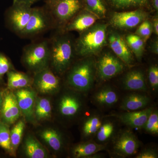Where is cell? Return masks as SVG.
<instances>
[{
    "label": "cell",
    "instance_id": "obj_1",
    "mask_svg": "<svg viewBox=\"0 0 158 158\" xmlns=\"http://www.w3.org/2000/svg\"><path fill=\"white\" fill-rule=\"evenodd\" d=\"M107 25L97 24L81 32L74 44L76 54L85 57L99 52L106 44Z\"/></svg>",
    "mask_w": 158,
    "mask_h": 158
},
{
    "label": "cell",
    "instance_id": "obj_2",
    "mask_svg": "<svg viewBox=\"0 0 158 158\" xmlns=\"http://www.w3.org/2000/svg\"><path fill=\"white\" fill-rule=\"evenodd\" d=\"M49 44V63L57 73L62 74L70 67L76 54L74 44L68 36L59 35Z\"/></svg>",
    "mask_w": 158,
    "mask_h": 158
},
{
    "label": "cell",
    "instance_id": "obj_3",
    "mask_svg": "<svg viewBox=\"0 0 158 158\" xmlns=\"http://www.w3.org/2000/svg\"><path fill=\"white\" fill-rule=\"evenodd\" d=\"M96 65L92 59H86L78 62L71 69L67 82L74 89L87 92L93 86L96 73Z\"/></svg>",
    "mask_w": 158,
    "mask_h": 158
},
{
    "label": "cell",
    "instance_id": "obj_4",
    "mask_svg": "<svg viewBox=\"0 0 158 158\" xmlns=\"http://www.w3.org/2000/svg\"><path fill=\"white\" fill-rule=\"evenodd\" d=\"M23 59L25 65L35 73L47 68L50 61L49 42L44 40L27 46Z\"/></svg>",
    "mask_w": 158,
    "mask_h": 158
},
{
    "label": "cell",
    "instance_id": "obj_5",
    "mask_svg": "<svg viewBox=\"0 0 158 158\" xmlns=\"http://www.w3.org/2000/svg\"><path fill=\"white\" fill-rule=\"evenodd\" d=\"M83 7L82 0H58L45 8L53 21L61 24L67 23Z\"/></svg>",
    "mask_w": 158,
    "mask_h": 158
},
{
    "label": "cell",
    "instance_id": "obj_6",
    "mask_svg": "<svg viewBox=\"0 0 158 158\" xmlns=\"http://www.w3.org/2000/svg\"><path fill=\"white\" fill-rule=\"evenodd\" d=\"M53 21L46 8H32L28 22L19 35L30 37L40 34L49 29Z\"/></svg>",
    "mask_w": 158,
    "mask_h": 158
},
{
    "label": "cell",
    "instance_id": "obj_7",
    "mask_svg": "<svg viewBox=\"0 0 158 158\" xmlns=\"http://www.w3.org/2000/svg\"><path fill=\"white\" fill-rule=\"evenodd\" d=\"M140 145V142L135 134L128 130H124L118 133L115 138L113 150L117 156L125 157L135 155Z\"/></svg>",
    "mask_w": 158,
    "mask_h": 158
},
{
    "label": "cell",
    "instance_id": "obj_8",
    "mask_svg": "<svg viewBox=\"0 0 158 158\" xmlns=\"http://www.w3.org/2000/svg\"><path fill=\"white\" fill-rule=\"evenodd\" d=\"M96 69L99 79L106 81L122 73L124 63L117 56L107 53L99 59Z\"/></svg>",
    "mask_w": 158,
    "mask_h": 158
},
{
    "label": "cell",
    "instance_id": "obj_9",
    "mask_svg": "<svg viewBox=\"0 0 158 158\" xmlns=\"http://www.w3.org/2000/svg\"><path fill=\"white\" fill-rule=\"evenodd\" d=\"M32 6L13 4L7 12L8 23L12 31L19 34L25 28L31 16Z\"/></svg>",
    "mask_w": 158,
    "mask_h": 158
},
{
    "label": "cell",
    "instance_id": "obj_10",
    "mask_svg": "<svg viewBox=\"0 0 158 158\" xmlns=\"http://www.w3.org/2000/svg\"><path fill=\"white\" fill-rule=\"evenodd\" d=\"M146 17V12L138 9L131 11L115 12L111 18L110 23L116 28L132 29L144 21Z\"/></svg>",
    "mask_w": 158,
    "mask_h": 158
},
{
    "label": "cell",
    "instance_id": "obj_11",
    "mask_svg": "<svg viewBox=\"0 0 158 158\" xmlns=\"http://www.w3.org/2000/svg\"><path fill=\"white\" fill-rule=\"evenodd\" d=\"M20 111L15 94L10 91L3 94L1 121L8 125L12 124L19 117Z\"/></svg>",
    "mask_w": 158,
    "mask_h": 158
},
{
    "label": "cell",
    "instance_id": "obj_12",
    "mask_svg": "<svg viewBox=\"0 0 158 158\" xmlns=\"http://www.w3.org/2000/svg\"><path fill=\"white\" fill-rule=\"evenodd\" d=\"M34 85L40 92L51 93L59 89V79L48 67L35 73Z\"/></svg>",
    "mask_w": 158,
    "mask_h": 158
},
{
    "label": "cell",
    "instance_id": "obj_13",
    "mask_svg": "<svg viewBox=\"0 0 158 158\" xmlns=\"http://www.w3.org/2000/svg\"><path fill=\"white\" fill-rule=\"evenodd\" d=\"M110 47L113 52L124 64L132 65L134 59L125 40L117 32H110L108 37Z\"/></svg>",
    "mask_w": 158,
    "mask_h": 158
},
{
    "label": "cell",
    "instance_id": "obj_14",
    "mask_svg": "<svg viewBox=\"0 0 158 158\" xmlns=\"http://www.w3.org/2000/svg\"><path fill=\"white\" fill-rule=\"evenodd\" d=\"M153 111L152 108L122 113L118 116L120 121L131 127L143 128L148 118Z\"/></svg>",
    "mask_w": 158,
    "mask_h": 158
},
{
    "label": "cell",
    "instance_id": "obj_15",
    "mask_svg": "<svg viewBox=\"0 0 158 158\" xmlns=\"http://www.w3.org/2000/svg\"><path fill=\"white\" fill-rule=\"evenodd\" d=\"M123 88L131 91L146 92L148 88L144 73L139 69H134L128 72L123 81Z\"/></svg>",
    "mask_w": 158,
    "mask_h": 158
},
{
    "label": "cell",
    "instance_id": "obj_16",
    "mask_svg": "<svg viewBox=\"0 0 158 158\" xmlns=\"http://www.w3.org/2000/svg\"><path fill=\"white\" fill-rule=\"evenodd\" d=\"M77 14L67 23L65 30L67 31H83L94 25L98 18L85 9V11Z\"/></svg>",
    "mask_w": 158,
    "mask_h": 158
},
{
    "label": "cell",
    "instance_id": "obj_17",
    "mask_svg": "<svg viewBox=\"0 0 158 158\" xmlns=\"http://www.w3.org/2000/svg\"><path fill=\"white\" fill-rule=\"evenodd\" d=\"M20 111L28 119H31L34 114L35 93L29 89L22 88L15 94Z\"/></svg>",
    "mask_w": 158,
    "mask_h": 158
},
{
    "label": "cell",
    "instance_id": "obj_18",
    "mask_svg": "<svg viewBox=\"0 0 158 158\" xmlns=\"http://www.w3.org/2000/svg\"><path fill=\"white\" fill-rule=\"evenodd\" d=\"M150 101V99L146 94L131 93L123 98L120 104V108L121 110L127 112L138 111L146 107Z\"/></svg>",
    "mask_w": 158,
    "mask_h": 158
},
{
    "label": "cell",
    "instance_id": "obj_19",
    "mask_svg": "<svg viewBox=\"0 0 158 158\" xmlns=\"http://www.w3.org/2000/svg\"><path fill=\"white\" fill-rule=\"evenodd\" d=\"M118 92L114 88L109 86H104L99 89L93 96V100L99 106L111 107L118 101Z\"/></svg>",
    "mask_w": 158,
    "mask_h": 158
},
{
    "label": "cell",
    "instance_id": "obj_20",
    "mask_svg": "<svg viewBox=\"0 0 158 158\" xmlns=\"http://www.w3.org/2000/svg\"><path fill=\"white\" fill-rule=\"evenodd\" d=\"M82 103L77 96L66 94L62 97L59 103V111L62 116L72 117L80 112Z\"/></svg>",
    "mask_w": 158,
    "mask_h": 158
},
{
    "label": "cell",
    "instance_id": "obj_21",
    "mask_svg": "<svg viewBox=\"0 0 158 158\" xmlns=\"http://www.w3.org/2000/svg\"><path fill=\"white\" fill-rule=\"evenodd\" d=\"M105 149L104 144L89 141L76 145L73 150V154L76 158H90Z\"/></svg>",
    "mask_w": 158,
    "mask_h": 158
},
{
    "label": "cell",
    "instance_id": "obj_22",
    "mask_svg": "<svg viewBox=\"0 0 158 158\" xmlns=\"http://www.w3.org/2000/svg\"><path fill=\"white\" fill-rule=\"evenodd\" d=\"M7 73L9 89H21L31 85V79L26 74L14 71H9Z\"/></svg>",
    "mask_w": 158,
    "mask_h": 158
},
{
    "label": "cell",
    "instance_id": "obj_23",
    "mask_svg": "<svg viewBox=\"0 0 158 158\" xmlns=\"http://www.w3.org/2000/svg\"><path fill=\"white\" fill-rule=\"evenodd\" d=\"M25 151L27 156L31 158H44L47 157L45 149L37 139L29 136L25 141Z\"/></svg>",
    "mask_w": 158,
    "mask_h": 158
},
{
    "label": "cell",
    "instance_id": "obj_24",
    "mask_svg": "<svg viewBox=\"0 0 158 158\" xmlns=\"http://www.w3.org/2000/svg\"><path fill=\"white\" fill-rule=\"evenodd\" d=\"M150 1V0H105L107 5L117 9L148 7L149 6Z\"/></svg>",
    "mask_w": 158,
    "mask_h": 158
},
{
    "label": "cell",
    "instance_id": "obj_25",
    "mask_svg": "<svg viewBox=\"0 0 158 158\" xmlns=\"http://www.w3.org/2000/svg\"><path fill=\"white\" fill-rule=\"evenodd\" d=\"M85 9L94 15L98 18L106 16L107 4L105 0H82Z\"/></svg>",
    "mask_w": 158,
    "mask_h": 158
},
{
    "label": "cell",
    "instance_id": "obj_26",
    "mask_svg": "<svg viewBox=\"0 0 158 158\" xmlns=\"http://www.w3.org/2000/svg\"><path fill=\"white\" fill-rule=\"evenodd\" d=\"M41 138L52 149L58 151L62 149L63 142L62 137L58 132L53 129H46L41 133Z\"/></svg>",
    "mask_w": 158,
    "mask_h": 158
},
{
    "label": "cell",
    "instance_id": "obj_27",
    "mask_svg": "<svg viewBox=\"0 0 158 158\" xmlns=\"http://www.w3.org/2000/svg\"><path fill=\"white\" fill-rule=\"evenodd\" d=\"M125 40L130 50L137 59L141 60L144 52V40L136 34L128 35Z\"/></svg>",
    "mask_w": 158,
    "mask_h": 158
},
{
    "label": "cell",
    "instance_id": "obj_28",
    "mask_svg": "<svg viewBox=\"0 0 158 158\" xmlns=\"http://www.w3.org/2000/svg\"><path fill=\"white\" fill-rule=\"evenodd\" d=\"M102 124L101 119L99 116L97 115L90 116L85 120L83 125L84 136L89 138L96 135Z\"/></svg>",
    "mask_w": 158,
    "mask_h": 158
},
{
    "label": "cell",
    "instance_id": "obj_29",
    "mask_svg": "<svg viewBox=\"0 0 158 158\" xmlns=\"http://www.w3.org/2000/svg\"><path fill=\"white\" fill-rule=\"evenodd\" d=\"M52 107L50 102L48 99L40 98L37 100L35 106L34 113L35 116L39 119L48 118L51 115Z\"/></svg>",
    "mask_w": 158,
    "mask_h": 158
},
{
    "label": "cell",
    "instance_id": "obj_30",
    "mask_svg": "<svg viewBox=\"0 0 158 158\" xmlns=\"http://www.w3.org/2000/svg\"><path fill=\"white\" fill-rule=\"evenodd\" d=\"M115 129V125L112 122L102 123L96 134L98 141L101 144L107 141L113 135Z\"/></svg>",
    "mask_w": 158,
    "mask_h": 158
},
{
    "label": "cell",
    "instance_id": "obj_31",
    "mask_svg": "<svg viewBox=\"0 0 158 158\" xmlns=\"http://www.w3.org/2000/svg\"><path fill=\"white\" fill-rule=\"evenodd\" d=\"M0 146L9 152L13 151L8 125L2 121H0Z\"/></svg>",
    "mask_w": 158,
    "mask_h": 158
},
{
    "label": "cell",
    "instance_id": "obj_32",
    "mask_svg": "<svg viewBox=\"0 0 158 158\" xmlns=\"http://www.w3.org/2000/svg\"><path fill=\"white\" fill-rule=\"evenodd\" d=\"M24 127V123L20 120L15 124L10 131L11 145L13 150L16 149L20 143Z\"/></svg>",
    "mask_w": 158,
    "mask_h": 158
},
{
    "label": "cell",
    "instance_id": "obj_33",
    "mask_svg": "<svg viewBox=\"0 0 158 158\" xmlns=\"http://www.w3.org/2000/svg\"><path fill=\"white\" fill-rule=\"evenodd\" d=\"M144 129L147 132L152 135L158 133V113L157 111H153L151 113L147 122L144 125Z\"/></svg>",
    "mask_w": 158,
    "mask_h": 158
},
{
    "label": "cell",
    "instance_id": "obj_34",
    "mask_svg": "<svg viewBox=\"0 0 158 158\" xmlns=\"http://www.w3.org/2000/svg\"><path fill=\"white\" fill-rule=\"evenodd\" d=\"M152 31V23L148 20L145 19L139 26L135 34L141 37L145 43L150 37Z\"/></svg>",
    "mask_w": 158,
    "mask_h": 158
},
{
    "label": "cell",
    "instance_id": "obj_35",
    "mask_svg": "<svg viewBox=\"0 0 158 158\" xmlns=\"http://www.w3.org/2000/svg\"><path fill=\"white\" fill-rule=\"evenodd\" d=\"M148 77L151 87L153 90H157L158 87V68L157 65H152L150 67Z\"/></svg>",
    "mask_w": 158,
    "mask_h": 158
},
{
    "label": "cell",
    "instance_id": "obj_36",
    "mask_svg": "<svg viewBox=\"0 0 158 158\" xmlns=\"http://www.w3.org/2000/svg\"><path fill=\"white\" fill-rule=\"evenodd\" d=\"M11 68V64L9 59L3 54L0 52V80L4 75L9 71Z\"/></svg>",
    "mask_w": 158,
    "mask_h": 158
},
{
    "label": "cell",
    "instance_id": "obj_37",
    "mask_svg": "<svg viewBox=\"0 0 158 158\" xmlns=\"http://www.w3.org/2000/svg\"><path fill=\"white\" fill-rule=\"evenodd\" d=\"M158 153L154 149L147 148L144 149L139 154L136 158H157Z\"/></svg>",
    "mask_w": 158,
    "mask_h": 158
},
{
    "label": "cell",
    "instance_id": "obj_38",
    "mask_svg": "<svg viewBox=\"0 0 158 158\" xmlns=\"http://www.w3.org/2000/svg\"><path fill=\"white\" fill-rule=\"evenodd\" d=\"M40 0H13V4H21L32 6L34 3Z\"/></svg>",
    "mask_w": 158,
    "mask_h": 158
},
{
    "label": "cell",
    "instance_id": "obj_39",
    "mask_svg": "<svg viewBox=\"0 0 158 158\" xmlns=\"http://www.w3.org/2000/svg\"><path fill=\"white\" fill-rule=\"evenodd\" d=\"M152 24V30H153L155 34L158 36V16H156L153 20Z\"/></svg>",
    "mask_w": 158,
    "mask_h": 158
},
{
    "label": "cell",
    "instance_id": "obj_40",
    "mask_svg": "<svg viewBox=\"0 0 158 158\" xmlns=\"http://www.w3.org/2000/svg\"><path fill=\"white\" fill-rule=\"evenodd\" d=\"M152 52L153 53L156 54H158V40H155L152 44L151 47Z\"/></svg>",
    "mask_w": 158,
    "mask_h": 158
},
{
    "label": "cell",
    "instance_id": "obj_41",
    "mask_svg": "<svg viewBox=\"0 0 158 158\" xmlns=\"http://www.w3.org/2000/svg\"><path fill=\"white\" fill-rule=\"evenodd\" d=\"M152 5L154 9L157 12L158 11V0H150Z\"/></svg>",
    "mask_w": 158,
    "mask_h": 158
},
{
    "label": "cell",
    "instance_id": "obj_42",
    "mask_svg": "<svg viewBox=\"0 0 158 158\" xmlns=\"http://www.w3.org/2000/svg\"><path fill=\"white\" fill-rule=\"evenodd\" d=\"M3 102V93L0 91V112L2 110Z\"/></svg>",
    "mask_w": 158,
    "mask_h": 158
},
{
    "label": "cell",
    "instance_id": "obj_43",
    "mask_svg": "<svg viewBox=\"0 0 158 158\" xmlns=\"http://www.w3.org/2000/svg\"><path fill=\"white\" fill-rule=\"evenodd\" d=\"M58 1V0H45L46 6H50L51 4H53Z\"/></svg>",
    "mask_w": 158,
    "mask_h": 158
}]
</instances>
